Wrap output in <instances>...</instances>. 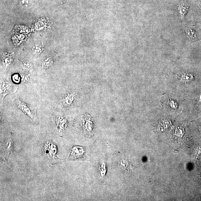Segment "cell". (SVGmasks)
Wrapping results in <instances>:
<instances>
[{
	"mask_svg": "<svg viewBox=\"0 0 201 201\" xmlns=\"http://www.w3.org/2000/svg\"><path fill=\"white\" fill-rule=\"evenodd\" d=\"M200 10H201V5L200 7Z\"/></svg>",
	"mask_w": 201,
	"mask_h": 201,
	"instance_id": "30bf717a",
	"label": "cell"
},
{
	"mask_svg": "<svg viewBox=\"0 0 201 201\" xmlns=\"http://www.w3.org/2000/svg\"><path fill=\"white\" fill-rule=\"evenodd\" d=\"M44 152L48 158H53L56 154V146L53 143L47 141L44 144Z\"/></svg>",
	"mask_w": 201,
	"mask_h": 201,
	"instance_id": "7a4b0ae2",
	"label": "cell"
},
{
	"mask_svg": "<svg viewBox=\"0 0 201 201\" xmlns=\"http://www.w3.org/2000/svg\"><path fill=\"white\" fill-rule=\"evenodd\" d=\"M67 126V121L62 118H58L57 127L59 132H62L66 128Z\"/></svg>",
	"mask_w": 201,
	"mask_h": 201,
	"instance_id": "52a82bcc",
	"label": "cell"
},
{
	"mask_svg": "<svg viewBox=\"0 0 201 201\" xmlns=\"http://www.w3.org/2000/svg\"><path fill=\"white\" fill-rule=\"evenodd\" d=\"M85 152L84 148L81 146H75L71 149L70 152V158L77 159L81 158Z\"/></svg>",
	"mask_w": 201,
	"mask_h": 201,
	"instance_id": "3957f363",
	"label": "cell"
},
{
	"mask_svg": "<svg viewBox=\"0 0 201 201\" xmlns=\"http://www.w3.org/2000/svg\"><path fill=\"white\" fill-rule=\"evenodd\" d=\"M186 35L188 38L192 40H194L196 39L197 36L196 32L193 29H189L186 30Z\"/></svg>",
	"mask_w": 201,
	"mask_h": 201,
	"instance_id": "ba28073f",
	"label": "cell"
},
{
	"mask_svg": "<svg viewBox=\"0 0 201 201\" xmlns=\"http://www.w3.org/2000/svg\"><path fill=\"white\" fill-rule=\"evenodd\" d=\"M82 120V129L85 133L91 132V122L88 120V117L84 116Z\"/></svg>",
	"mask_w": 201,
	"mask_h": 201,
	"instance_id": "5b68a950",
	"label": "cell"
},
{
	"mask_svg": "<svg viewBox=\"0 0 201 201\" xmlns=\"http://www.w3.org/2000/svg\"><path fill=\"white\" fill-rule=\"evenodd\" d=\"M188 4L184 1H181L178 4L177 7L178 12L182 19L184 18L188 12Z\"/></svg>",
	"mask_w": 201,
	"mask_h": 201,
	"instance_id": "277c9868",
	"label": "cell"
},
{
	"mask_svg": "<svg viewBox=\"0 0 201 201\" xmlns=\"http://www.w3.org/2000/svg\"><path fill=\"white\" fill-rule=\"evenodd\" d=\"M15 103L20 110L32 120H34L36 118L35 110L33 107L22 102L19 99H16Z\"/></svg>",
	"mask_w": 201,
	"mask_h": 201,
	"instance_id": "6da1fadb",
	"label": "cell"
},
{
	"mask_svg": "<svg viewBox=\"0 0 201 201\" xmlns=\"http://www.w3.org/2000/svg\"><path fill=\"white\" fill-rule=\"evenodd\" d=\"M73 93L68 94L64 97L61 100V103L64 106H67L71 104L73 100L74 95Z\"/></svg>",
	"mask_w": 201,
	"mask_h": 201,
	"instance_id": "8992f818",
	"label": "cell"
},
{
	"mask_svg": "<svg viewBox=\"0 0 201 201\" xmlns=\"http://www.w3.org/2000/svg\"><path fill=\"white\" fill-rule=\"evenodd\" d=\"M200 101L201 102V95L200 96Z\"/></svg>",
	"mask_w": 201,
	"mask_h": 201,
	"instance_id": "9c48e42d",
	"label": "cell"
}]
</instances>
